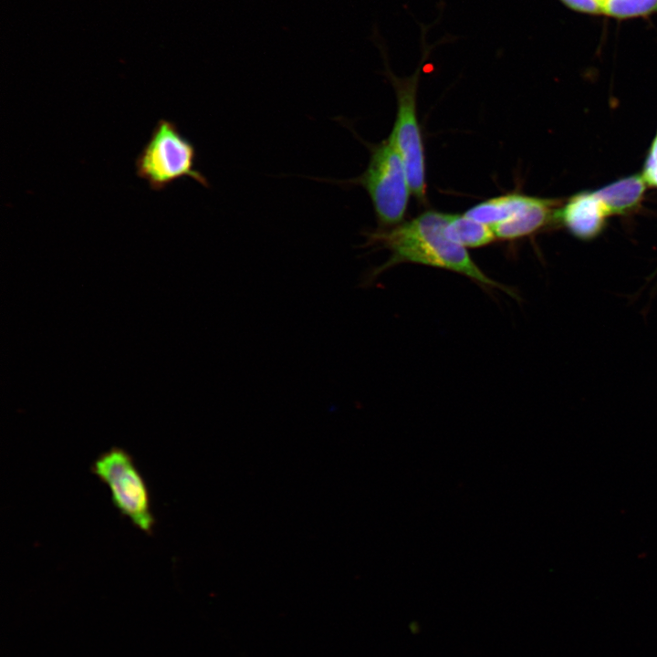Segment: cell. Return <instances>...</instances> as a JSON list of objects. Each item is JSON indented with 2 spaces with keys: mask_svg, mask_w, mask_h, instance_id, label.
Masks as SVG:
<instances>
[{
  "mask_svg": "<svg viewBox=\"0 0 657 657\" xmlns=\"http://www.w3.org/2000/svg\"><path fill=\"white\" fill-rule=\"evenodd\" d=\"M645 187L642 175H631L608 184L595 193L610 215L625 214L641 203Z\"/></svg>",
  "mask_w": 657,
  "mask_h": 657,
  "instance_id": "8",
  "label": "cell"
},
{
  "mask_svg": "<svg viewBox=\"0 0 657 657\" xmlns=\"http://www.w3.org/2000/svg\"><path fill=\"white\" fill-rule=\"evenodd\" d=\"M601 4L603 16L620 21L657 14V0H602Z\"/></svg>",
  "mask_w": 657,
  "mask_h": 657,
  "instance_id": "11",
  "label": "cell"
},
{
  "mask_svg": "<svg viewBox=\"0 0 657 657\" xmlns=\"http://www.w3.org/2000/svg\"><path fill=\"white\" fill-rule=\"evenodd\" d=\"M449 217L447 214L427 211L391 228L365 233V246L391 252L385 263L370 271L368 281L397 264L414 263L454 271L485 287L498 288L516 297L512 288L486 276L464 247L446 238L443 229Z\"/></svg>",
  "mask_w": 657,
  "mask_h": 657,
  "instance_id": "1",
  "label": "cell"
},
{
  "mask_svg": "<svg viewBox=\"0 0 657 657\" xmlns=\"http://www.w3.org/2000/svg\"><path fill=\"white\" fill-rule=\"evenodd\" d=\"M555 200L535 197L517 214L492 226L494 234L501 240H515L531 235L555 219Z\"/></svg>",
  "mask_w": 657,
  "mask_h": 657,
  "instance_id": "7",
  "label": "cell"
},
{
  "mask_svg": "<svg viewBox=\"0 0 657 657\" xmlns=\"http://www.w3.org/2000/svg\"><path fill=\"white\" fill-rule=\"evenodd\" d=\"M600 1H602V0H600Z\"/></svg>",
  "mask_w": 657,
  "mask_h": 657,
  "instance_id": "14",
  "label": "cell"
},
{
  "mask_svg": "<svg viewBox=\"0 0 657 657\" xmlns=\"http://www.w3.org/2000/svg\"><path fill=\"white\" fill-rule=\"evenodd\" d=\"M566 8L588 16H603L600 0H558Z\"/></svg>",
  "mask_w": 657,
  "mask_h": 657,
  "instance_id": "12",
  "label": "cell"
},
{
  "mask_svg": "<svg viewBox=\"0 0 657 657\" xmlns=\"http://www.w3.org/2000/svg\"><path fill=\"white\" fill-rule=\"evenodd\" d=\"M609 216L595 192H582L571 196L557 210L555 219L575 237L589 241L603 231Z\"/></svg>",
  "mask_w": 657,
  "mask_h": 657,
  "instance_id": "6",
  "label": "cell"
},
{
  "mask_svg": "<svg viewBox=\"0 0 657 657\" xmlns=\"http://www.w3.org/2000/svg\"><path fill=\"white\" fill-rule=\"evenodd\" d=\"M385 65L386 73L397 95L396 120L389 138L402 160L411 193L423 200L426 193L424 150L416 114V90L421 65L414 74L405 78L393 75L386 60Z\"/></svg>",
  "mask_w": 657,
  "mask_h": 657,
  "instance_id": "5",
  "label": "cell"
},
{
  "mask_svg": "<svg viewBox=\"0 0 657 657\" xmlns=\"http://www.w3.org/2000/svg\"><path fill=\"white\" fill-rule=\"evenodd\" d=\"M195 160L194 145L181 133L176 123L160 119L135 160L136 174L152 191H162L184 177L209 187L206 177L195 169Z\"/></svg>",
  "mask_w": 657,
  "mask_h": 657,
  "instance_id": "2",
  "label": "cell"
},
{
  "mask_svg": "<svg viewBox=\"0 0 657 657\" xmlns=\"http://www.w3.org/2000/svg\"><path fill=\"white\" fill-rule=\"evenodd\" d=\"M534 198L520 193H509L474 205L464 214L492 227L517 214L529 205Z\"/></svg>",
  "mask_w": 657,
  "mask_h": 657,
  "instance_id": "9",
  "label": "cell"
},
{
  "mask_svg": "<svg viewBox=\"0 0 657 657\" xmlns=\"http://www.w3.org/2000/svg\"><path fill=\"white\" fill-rule=\"evenodd\" d=\"M350 182L360 184L367 191L382 226H391L402 221L411 188L402 160L390 138L371 148L366 171Z\"/></svg>",
  "mask_w": 657,
  "mask_h": 657,
  "instance_id": "4",
  "label": "cell"
},
{
  "mask_svg": "<svg viewBox=\"0 0 657 657\" xmlns=\"http://www.w3.org/2000/svg\"><path fill=\"white\" fill-rule=\"evenodd\" d=\"M443 233L450 241L464 248L484 246L495 238L491 226L479 223L465 214H450Z\"/></svg>",
  "mask_w": 657,
  "mask_h": 657,
  "instance_id": "10",
  "label": "cell"
},
{
  "mask_svg": "<svg viewBox=\"0 0 657 657\" xmlns=\"http://www.w3.org/2000/svg\"><path fill=\"white\" fill-rule=\"evenodd\" d=\"M90 471L109 487L117 510L135 527L151 535L155 517L150 491L132 455L121 447L113 446L93 461Z\"/></svg>",
  "mask_w": 657,
  "mask_h": 657,
  "instance_id": "3",
  "label": "cell"
},
{
  "mask_svg": "<svg viewBox=\"0 0 657 657\" xmlns=\"http://www.w3.org/2000/svg\"><path fill=\"white\" fill-rule=\"evenodd\" d=\"M642 177L647 184L657 187V135L646 158Z\"/></svg>",
  "mask_w": 657,
  "mask_h": 657,
  "instance_id": "13",
  "label": "cell"
}]
</instances>
